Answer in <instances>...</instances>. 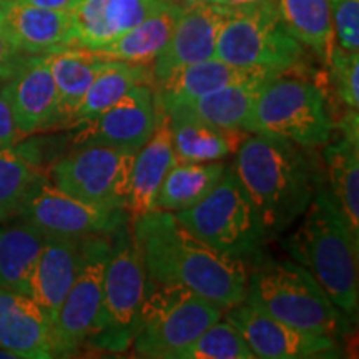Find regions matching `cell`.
<instances>
[{
    "label": "cell",
    "mask_w": 359,
    "mask_h": 359,
    "mask_svg": "<svg viewBox=\"0 0 359 359\" xmlns=\"http://www.w3.org/2000/svg\"><path fill=\"white\" fill-rule=\"evenodd\" d=\"M132 231L147 281L183 286L223 311L246 299L248 268L243 259L203 243L173 213L148 212L132 219Z\"/></svg>",
    "instance_id": "obj_1"
},
{
    "label": "cell",
    "mask_w": 359,
    "mask_h": 359,
    "mask_svg": "<svg viewBox=\"0 0 359 359\" xmlns=\"http://www.w3.org/2000/svg\"><path fill=\"white\" fill-rule=\"evenodd\" d=\"M231 170L248 193L266 236L288 230L303 217L321 180L304 148L259 133L241 140Z\"/></svg>",
    "instance_id": "obj_2"
},
{
    "label": "cell",
    "mask_w": 359,
    "mask_h": 359,
    "mask_svg": "<svg viewBox=\"0 0 359 359\" xmlns=\"http://www.w3.org/2000/svg\"><path fill=\"white\" fill-rule=\"evenodd\" d=\"M302 218V224L285 241L286 251L314 278L331 302L356 321L359 243L323 178Z\"/></svg>",
    "instance_id": "obj_3"
},
{
    "label": "cell",
    "mask_w": 359,
    "mask_h": 359,
    "mask_svg": "<svg viewBox=\"0 0 359 359\" xmlns=\"http://www.w3.org/2000/svg\"><path fill=\"white\" fill-rule=\"evenodd\" d=\"M245 302L304 333L333 339L351 333V318L294 262L266 263L255 269L248 275Z\"/></svg>",
    "instance_id": "obj_4"
},
{
    "label": "cell",
    "mask_w": 359,
    "mask_h": 359,
    "mask_svg": "<svg viewBox=\"0 0 359 359\" xmlns=\"http://www.w3.org/2000/svg\"><path fill=\"white\" fill-rule=\"evenodd\" d=\"M325 92L304 77L278 75L259 90L243 130L296 143L304 150L325 147L333 135Z\"/></svg>",
    "instance_id": "obj_5"
},
{
    "label": "cell",
    "mask_w": 359,
    "mask_h": 359,
    "mask_svg": "<svg viewBox=\"0 0 359 359\" xmlns=\"http://www.w3.org/2000/svg\"><path fill=\"white\" fill-rule=\"evenodd\" d=\"M215 57L238 69L286 75L303 69L304 47L286 30L278 2L228 12L218 32Z\"/></svg>",
    "instance_id": "obj_6"
},
{
    "label": "cell",
    "mask_w": 359,
    "mask_h": 359,
    "mask_svg": "<svg viewBox=\"0 0 359 359\" xmlns=\"http://www.w3.org/2000/svg\"><path fill=\"white\" fill-rule=\"evenodd\" d=\"M110 240L100 314L85 346L88 344L95 351L125 353L132 349L137 333L147 275L132 224L128 222L120 224L110 235Z\"/></svg>",
    "instance_id": "obj_7"
},
{
    "label": "cell",
    "mask_w": 359,
    "mask_h": 359,
    "mask_svg": "<svg viewBox=\"0 0 359 359\" xmlns=\"http://www.w3.org/2000/svg\"><path fill=\"white\" fill-rule=\"evenodd\" d=\"M222 314V308L191 290L147 281L132 343L135 356L178 359Z\"/></svg>",
    "instance_id": "obj_8"
},
{
    "label": "cell",
    "mask_w": 359,
    "mask_h": 359,
    "mask_svg": "<svg viewBox=\"0 0 359 359\" xmlns=\"http://www.w3.org/2000/svg\"><path fill=\"white\" fill-rule=\"evenodd\" d=\"M173 215L203 243L243 262L258 253L266 238L262 219L231 167L224 168L218 185L200 203Z\"/></svg>",
    "instance_id": "obj_9"
},
{
    "label": "cell",
    "mask_w": 359,
    "mask_h": 359,
    "mask_svg": "<svg viewBox=\"0 0 359 359\" xmlns=\"http://www.w3.org/2000/svg\"><path fill=\"white\" fill-rule=\"evenodd\" d=\"M135 151L107 145L75 147L53 163L48 180L85 203L127 212Z\"/></svg>",
    "instance_id": "obj_10"
},
{
    "label": "cell",
    "mask_w": 359,
    "mask_h": 359,
    "mask_svg": "<svg viewBox=\"0 0 359 359\" xmlns=\"http://www.w3.org/2000/svg\"><path fill=\"white\" fill-rule=\"evenodd\" d=\"M110 235L83 238L82 264L52 321L55 358L77 354L95 330L102 308L103 278L110 253Z\"/></svg>",
    "instance_id": "obj_11"
},
{
    "label": "cell",
    "mask_w": 359,
    "mask_h": 359,
    "mask_svg": "<svg viewBox=\"0 0 359 359\" xmlns=\"http://www.w3.org/2000/svg\"><path fill=\"white\" fill-rule=\"evenodd\" d=\"M19 218L34 224L45 235L79 238L111 235L120 224L130 219L125 210L100 208L67 195L45 175L30 188Z\"/></svg>",
    "instance_id": "obj_12"
},
{
    "label": "cell",
    "mask_w": 359,
    "mask_h": 359,
    "mask_svg": "<svg viewBox=\"0 0 359 359\" xmlns=\"http://www.w3.org/2000/svg\"><path fill=\"white\" fill-rule=\"evenodd\" d=\"M224 318L240 331L255 358L304 359L339 356L338 339L296 330L255 308L248 302L226 309Z\"/></svg>",
    "instance_id": "obj_13"
},
{
    "label": "cell",
    "mask_w": 359,
    "mask_h": 359,
    "mask_svg": "<svg viewBox=\"0 0 359 359\" xmlns=\"http://www.w3.org/2000/svg\"><path fill=\"white\" fill-rule=\"evenodd\" d=\"M154 85H137L95 118L77 125L74 147L107 145L137 154L154 133L156 103Z\"/></svg>",
    "instance_id": "obj_14"
},
{
    "label": "cell",
    "mask_w": 359,
    "mask_h": 359,
    "mask_svg": "<svg viewBox=\"0 0 359 359\" xmlns=\"http://www.w3.org/2000/svg\"><path fill=\"white\" fill-rule=\"evenodd\" d=\"M228 12L210 2L183 6L168 42L151 64L154 85L183 67L213 58L218 32Z\"/></svg>",
    "instance_id": "obj_15"
},
{
    "label": "cell",
    "mask_w": 359,
    "mask_h": 359,
    "mask_svg": "<svg viewBox=\"0 0 359 359\" xmlns=\"http://www.w3.org/2000/svg\"><path fill=\"white\" fill-rule=\"evenodd\" d=\"M175 0H74L69 8L74 47L97 50Z\"/></svg>",
    "instance_id": "obj_16"
},
{
    "label": "cell",
    "mask_w": 359,
    "mask_h": 359,
    "mask_svg": "<svg viewBox=\"0 0 359 359\" xmlns=\"http://www.w3.org/2000/svg\"><path fill=\"white\" fill-rule=\"evenodd\" d=\"M2 88L24 138L60 127L55 82L42 55L30 58Z\"/></svg>",
    "instance_id": "obj_17"
},
{
    "label": "cell",
    "mask_w": 359,
    "mask_h": 359,
    "mask_svg": "<svg viewBox=\"0 0 359 359\" xmlns=\"http://www.w3.org/2000/svg\"><path fill=\"white\" fill-rule=\"evenodd\" d=\"M0 348L13 359H48L52 321L30 294L0 288Z\"/></svg>",
    "instance_id": "obj_18"
},
{
    "label": "cell",
    "mask_w": 359,
    "mask_h": 359,
    "mask_svg": "<svg viewBox=\"0 0 359 359\" xmlns=\"http://www.w3.org/2000/svg\"><path fill=\"white\" fill-rule=\"evenodd\" d=\"M0 20L13 43L25 55L39 57L74 47L69 11L35 7L19 0H2Z\"/></svg>",
    "instance_id": "obj_19"
},
{
    "label": "cell",
    "mask_w": 359,
    "mask_h": 359,
    "mask_svg": "<svg viewBox=\"0 0 359 359\" xmlns=\"http://www.w3.org/2000/svg\"><path fill=\"white\" fill-rule=\"evenodd\" d=\"M83 238L47 235L30 276L29 294L55 320L58 308L74 285L82 264Z\"/></svg>",
    "instance_id": "obj_20"
},
{
    "label": "cell",
    "mask_w": 359,
    "mask_h": 359,
    "mask_svg": "<svg viewBox=\"0 0 359 359\" xmlns=\"http://www.w3.org/2000/svg\"><path fill=\"white\" fill-rule=\"evenodd\" d=\"M156 103V123L145 145L135 154L132 170V190L127 205L130 219L155 210V200L167 173L177 163L168 114Z\"/></svg>",
    "instance_id": "obj_21"
},
{
    "label": "cell",
    "mask_w": 359,
    "mask_h": 359,
    "mask_svg": "<svg viewBox=\"0 0 359 359\" xmlns=\"http://www.w3.org/2000/svg\"><path fill=\"white\" fill-rule=\"evenodd\" d=\"M255 77H273V75L238 69L213 57L183 67L173 72L170 77L155 83V100L163 109H172V107L187 105V103L198 100L200 97L208 95L226 85L245 82Z\"/></svg>",
    "instance_id": "obj_22"
},
{
    "label": "cell",
    "mask_w": 359,
    "mask_h": 359,
    "mask_svg": "<svg viewBox=\"0 0 359 359\" xmlns=\"http://www.w3.org/2000/svg\"><path fill=\"white\" fill-rule=\"evenodd\" d=\"M163 110L168 114L172 145L177 161H219L235 151L248 135L243 130L213 127L185 105Z\"/></svg>",
    "instance_id": "obj_23"
},
{
    "label": "cell",
    "mask_w": 359,
    "mask_h": 359,
    "mask_svg": "<svg viewBox=\"0 0 359 359\" xmlns=\"http://www.w3.org/2000/svg\"><path fill=\"white\" fill-rule=\"evenodd\" d=\"M42 57L55 82L60 127H70L72 116L107 60L80 47H65Z\"/></svg>",
    "instance_id": "obj_24"
},
{
    "label": "cell",
    "mask_w": 359,
    "mask_h": 359,
    "mask_svg": "<svg viewBox=\"0 0 359 359\" xmlns=\"http://www.w3.org/2000/svg\"><path fill=\"white\" fill-rule=\"evenodd\" d=\"M182 8L183 4L175 0L168 7L161 8L160 12L150 15L142 24L120 35L114 42L93 50V53L103 58V60L125 62V64L135 65H151L155 57L168 42Z\"/></svg>",
    "instance_id": "obj_25"
},
{
    "label": "cell",
    "mask_w": 359,
    "mask_h": 359,
    "mask_svg": "<svg viewBox=\"0 0 359 359\" xmlns=\"http://www.w3.org/2000/svg\"><path fill=\"white\" fill-rule=\"evenodd\" d=\"M45 233L24 222L0 223V288L29 294L30 276L45 243Z\"/></svg>",
    "instance_id": "obj_26"
},
{
    "label": "cell",
    "mask_w": 359,
    "mask_h": 359,
    "mask_svg": "<svg viewBox=\"0 0 359 359\" xmlns=\"http://www.w3.org/2000/svg\"><path fill=\"white\" fill-rule=\"evenodd\" d=\"M224 168L219 161H177L161 183L155 210L177 213L200 203L218 185Z\"/></svg>",
    "instance_id": "obj_27"
},
{
    "label": "cell",
    "mask_w": 359,
    "mask_h": 359,
    "mask_svg": "<svg viewBox=\"0 0 359 359\" xmlns=\"http://www.w3.org/2000/svg\"><path fill=\"white\" fill-rule=\"evenodd\" d=\"M327 190L359 243V140L341 137L325 145Z\"/></svg>",
    "instance_id": "obj_28"
},
{
    "label": "cell",
    "mask_w": 359,
    "mask_h": 359,
    "mask_svg": "<svg viewBox=\"0 0 359 359\" xmlns=\"http://www.w3.org/2000/svg\"><path fill=\"white\" fill-rule=\"evenodd\" d=\"M137 85H154L151 65H135L107 60L72 116L70 128L95 118Z\"/></svg>",
    "instance_id": "obj_29"
},
{
    "label": "cell",
    "mask_w": 359,
    "mask_h": 359,
    "mask_svg": "<svg viewBox=\"0 0 359 359\" xmlns=\"http://www.w3.org/2000/svg\"><path fill=\"white\" fill-rule=\"evenodd\" d=\"M286 30L327 64L334 47L331 0H278Z\"/></svg>",
    "instance_id": "obj_30"
},
{
    "label": "cell",
    "mask_w": 359,
    "mask_h": 359,
    "mask_svg": "<svg viewBox=\"0 0 359 359\" xmlns=\"http://www.w3.org/2000/svg\"><path fill=\"white\" fill-rule=\"evenodd\" d=\"M273 77H255L226 85L198 100L187 103L193 114L222 130H243L259 90ZM245 132V130H243Z\"/></svg>",
    "instance_id": "obj_31"
},
{
    "label": "cell",
    "mask_w": 359,
    "mask_h": 359,
    "mask_svg": "<svg viewBox=\"0 0 359 359\" xmlns=\"http://www.w3.org/2000/svg\"><path fill=\"white\" fill-rule=\"evenodd\" d=\"M42 175L29 147L17 143L0 151V223L19 217L30 188Z\"/></svg>",
    "instance_id": "obj_32"
},
{
    "label": "cell",
    "mask_w": 359,
    "mask_h": 359,
    "mask_svg": "<svg viewBox=\"0 0 359 359\" xmlns=\"http://www.w3.org/2000/svg\"><path fill=\"white\" fill-rule=\"evenodd\" d=\"M240 331L224 318L206 327L178 359H253Z\"/></svg>",
    "instance_id": "obj_33"
},
{
    "label": "cell",
    "mask_w": 359,
    "mask_h": 359,
    "mask_svg": "<svg viewBox=\"0 0 359 359\" xmlns=\"http://www.w3.org/2000/svg\"><path fill=\"white\" fill-rule=\"evenodd\" d=\"M331 83L346 111L359 109V52H348L334 43L330 62Z\"/></svg>",
    "instance_id": "obj_34"
},
{
    "label": "cell",
    "mask_w": 359,
    "mask_h": 359,
    "mask_svg": "<svg viewBox=\"0 0 359 359\" xmlns=\"http://www.w3.org/2000/svg\"><path fill=\"white\" fill-rule=\"evenodd\" d=\"M334 43L359 52V0H331Z\"/></svg>",
    "instance_id": "obj_35"
},
{
    "label": "cell",
    "mask_w": 359,
    "mask_h": 359,
    "mask_svg": "<svg viewBox=\"0 0 359 359\" xmlns=\"http://www.w3.org/2000/svg\"><path fill=\"white\" fill-rule=\"evenodd\" d=\"M30 58L32 57L25 55L13 43V40L8 35L6 27H4L2 20H0V80L6 82V80L12 79Z\"/></svg>",
    "instance_id": "obj_36"
},
{
    "label": "cell",
    "mask_w": 359,
    "mask_h": 359,
    "mask_svg": "<svg viewBox=\"0 0 359 359\" xmlns=\"http://www.w3.org/2000/svg\"><path fill=\"white\" fill-rule=\"evenodd\" d=\"M22 138L24 137H22L15 118H13L11 103H8L6 92L0 85V151L17 145Z\"/></svg>",
    "instance_id": "obj_37"
},
{
    "label": "cell",
    "mask_w": 359,
    "mask_h": 359,
    "mask_svg": "<svg viewBox=\"0 0 359 359\" xmlns=\"http://www.w3.org/2000/svg\"><path fill=\"white\" fill-rule=\"evenodd\" d=\"M206 2L224 7L228 8V11H235V8L262 6V4H271V2H278V0H206Z\"/></svg>",
    "instance_id": "obj_38"
},
{
    "label": "cell",
    "mask_w": 359,
    "mask_h": 359,
    "mask_svg": "<svg viewBox=\"0 0 359 359\" xmlns=\"http://www.w3.org/2000/svg\"><path fill=\"white\" fill-rule=\"evenodd\" d=\"M22 4H29V6L53 8V11H69L74 4V0H19Z\"/></svg>",
    "instance_id": "obj_39"
},
{
    "label": "cell",
    "mask_w": 359,
    "mask_h": 359,
    "mask_svg": "<svg viewBox=\"0 0 359 359\" xmlns=\"http://www.w3.org/2000/svg\"><path fill=\"white\" fill-rule=\"evenodd\" d=\"M177 2L183 4V6H188V4H196V2H206V0H177Z\"/></svg>",
    "instance_id": "obj_40"
},
{
    "label": "cell",
    "mask_w": 359,
    "mask_h": 359,
    "mask_svg": "<svg viewBox=\"0 0 359 359\" xmlns=\"http://www.w3.org/2000/svg\"><path fill=\"white\" fill-rule=\"evenodd\" d=\"M2 83H4V82H2V80H0V85H2Z\"/></svg>",
    "instance_id": "obj_41"
},
{
    "label": "cell",
    "mask_w": 359,
    "mask_h": 359,
    "mask_svg": "<svg viewBox=\"0 0 359 359\" xmlns=\"http://www.w3.org/2000/svg\"><path fill=\"white\" fill-rule=\"evenodd\" d=\"M0 2H2V0H0Z\"/></svg>",
    "instance_id": "obj_42"
}]
</instances>
